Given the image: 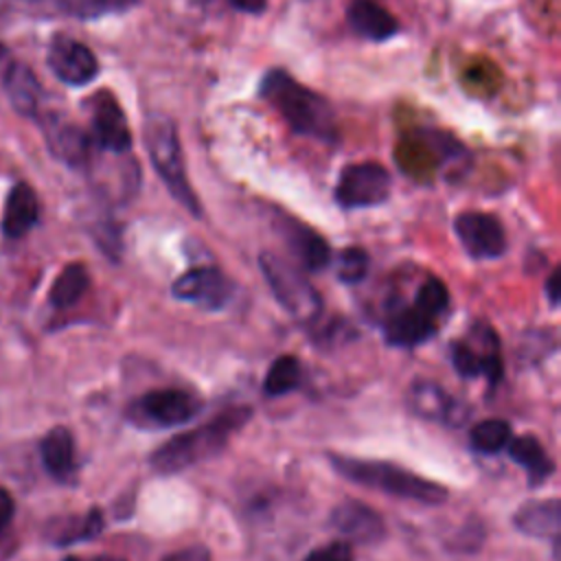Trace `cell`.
<instances>
[{"label": "cell", "mask_w": 561, "mask_h": 561, "mask_svg": "<svg viewBox=\"0 0 561 561\" xmlns=\"http://www.w3.org/2000/svg\"><path fill=\"white\" fill-rule=\"evenodd\" d=\"M171 291L184 302H193L204 309H221L232 296V283L221 270L202 265L175 278Z\"/></svg>", "instance_id": "10"}, {"label": "cell", "mask_w": 561, "mask_h": 561, "mask_svg": "<svg viewBox=\"0 0 561 561\" xmlns=\"http://www.w3.org/2000/svg\"><path fill=\"white\" fill-rule=\"evenodd\" d=\"M46 140L50 151L70 167H81L90 156V138L88 134L68 123V121H48L46 123Z\"/></svg>", "instance_id": "18"}, {"label": "cell", "mask_w": 561, "mask_h": 561, "mask_svg": "<svg viewBox=\"0 0 561 561\" xmlns=\"http://www.w3.org/2000/svg\"><path fill=\"white\" fill-rule=\"evenodd\" d=\"M408 405L414 414L430 419V421H445V423H460L467 412H458L460 403L454 401L443 386L430 379H416L408 390Z\"/></svg>", "instance_id": "13"}, {"label": "cell", "mask_w": 561, "mask_h": 561, "mask_svg": "<svg viewBox=\"0 0 561 561\" xmlns=\"http://www.w3.org/2000/svg\"><path fill=\"white\" fill-rule=\"evenodd\" d=\"M300 383V364L294 355H280L272 362L267 368L265 381H263V392L267 397H280L298 388Z\"/></svg>", "instance_id": "26"}, {"label": "cell", "mask_w": 561, "mask_h": 561, "mask_svg": "<svg viewBox=\"0 0 561 561\" xmlns=\"http://www.w3.org/2000/svg\"><path fill=\"white\" fill-rule=\"evenodd\" d=\"M250 416L252 410L245 405L228 408L197 430L178 434L162 443L151 454L149 462L158 473H178L193 465H199L224 451L230 438L250 421Z\"/></svg>", "instance_id": "1"}, {"label": "cell", "mask_w": 561, "mask_h": 561, "mask_svg": "<svg viewBox=\"0 0 561 561\" xmlns=\"http://www.w3.org/2000/svg\"><path fill=\"white\" fill-rule=\"evenodd\" d=\"M436 320L419 311L414 305L397 309L383 322V337L392 346H416L436 333Z\"/></svg>", "instance_id": "15"}, {"label": "cell", "mask_w": 561, "mask_h": 561, "mask_svg": "<svg viewBox=\"0 0 561 561\" xmlns=\"http://www.w3.org/2000/svg\"><path fill=\"white\" fill-rule=\"evenodd\" d=\"M368 272V254L364 248H344L335 261V274L342 283H359Z\"/></svg>", "instance_id": "29"}, {"label": "cell", "mask_w": 561, "mask_h": 561, "mask_svg": "<svg viewBox=\"0 0 561 561\" xmlns=\"http://www.w3.org/2000/svg\"><path fill=\"white\" fill-rule=\"evenodd\" d=\"M39 454H42V462L46 467V471L55 478V480H70L75 469H77V456H75V438L70 434L68 427H53L39 445Z\"/></svg>", "instance_id": "19"}, {"label": "cell", "mask_w": 561, "mask_h": 561, "mask_svg": "<svg viewBox=\"0 0 561 561\" xmlns=\"http://www.w3.org/2000/svg\"><path fill=\"white\" fill-rule=\"evenodd\" d=\"M454 230L473 259H497L506 252V232L495 215L467 210L454 221Z\"/></svg>", "instance_id": "8"}, {"label": "cell", "mask_w": 561, "mask_h": 561, "mask_svg": "<svg viewBox=\"0 0 561 561\" xmlns=\"http://www.w3.org/2000/svg\"><path fill=\"white\" fill-rule=\"evenodd\" d=\"M305 561H355V559H353V550H351L348 541L337 539V541H331L327 546L311 550Z\"/></svg>", "instance_id": "30"}, {"label": "cell", "mask_w": 561, "mask_h": 561, "mask_svg": "<svg viewBox=\"0 0 561 561\" xmlns=\"http://www.w3.org/2000/svg\"><path fill=\"white\" fill-rule=\"evenodd\" d=\"M511 425L504 419H484L469 430V443L480 454H497L511 440Z\"/></svg>", "instance_id": "25"}, {"label": "cell", "mask_w": 561, "mask_h": 561, "mask_svg": "<svg viewBox=\"0 0 561 561\" xmlns=\"http://www.w3.org/2000/svg\"><path fill=\"white\" fill-rule=\"evenodd\" d=\"M7 96L15 112L22 116H35L42 103V85L35 77V72L20 61H13L2 79Z\"/></svg>", "instance_id": "21"}, {"label": "cell", "mask_w": 561, "mask_h": 561, "mask_svg": "<svg viewBox=\"0 0 561 561\" xmlns=\"http://www.w3.org/2000/svg\"><path fill=\"white\" fill-rule=\"evenodd\" d=\"M280 232L287 241V248L298 259V263L305 270L320 272L331 263V248L329 243L309 226L296 221V219H283Z\"/></svg>", "instance_id": "14"}, {"label": "cell", "mask_w": 561, "mask_h": 561, "mask_svg": "<svg viewBox=\"0 0 561 561\" xmlns=\"http://www.w3.org/2000/svg\"><path fill=\"white\" fill-rule=\"evenodd\" d=\"M162 561H213V559L204 546H191V548L167 554Z\"/></svg>", "instance_id": "31"}, {"label": "cell", "mask_w": 561, "mask_h": 561, "mask_svg": "<svg viewBox=\"0 0 561 561\" xmlns=\"http://www.w3.org/2000/svg\"><path fill=\"white\" fill-rule=\"evenodd\" d=\"M37 217H39V202H37L35 191L28 184L18 182L9 191L7 202H4L2 232L9 239H20L37 224Z\"/></svg>", "instance_id": "17"}, {"label": "cell", "mask_w": 561, "mask_h": 561, "mask_svg": "<svg viewBox=\"0 0 561 561\" xmlns=\"http://www.w3.org/2000/svg\"><path fill=\"white\" fill-rule=\"evenodd\" d=\"M230 4L245 13H261L265 9L267 0H230Z\"/></svg>", "instance_id": "33"}, {"label": "cell", "mask_w": 561, "mask_h": 561, "mask_svg": "<svg viewBox=\"0 0 561 561\" xmlns=\"http://www.w3.org/2000/svg\"><path fill=\"white\" fill-rule=\"evenodd\" d=\"M140 0H64V9L79 20H96L112 13H125Z\"/></svg>", "instance_id": "27"}, {"label": "cell", "mask_w": 561, "mask_h": 561, "mask_svg": "<svg viewBox=\"0 0 561 561\" xmlns=\"http://www.w3.org/2000/svg\"><path fill=\"white\" fill-rule=\"evenodd\" d=\"M513 524L528 537H557L561 524V504L557 497L526 502L513 515Z\"/></svg>", "instance_id": "20"}, {"label": "cell", "mask_w": 561, "mask_h": 561, "mask_svg": "<svg viewBox=\"0 0 561 561\" xmlns=\"http://www.w3.org/2000/svg\"><path fill=\"white\" fill-rule=\"evenodd\" d=\"M46 61L53 75L68 85H85L99 75V61L94 53L85 44L64 33H57L50 39Z\"/></svg>", "instance_id": "9"}, {"label": "cell", "mask_w": 561, "mask_h": 561, "mask_svg": "<svg viewBox=\"0 0 561 561\" xmlns=\"http://www.w3.org/2000/svg\"><path fill=\"white\" fill-rule=\"evenodd\" d=\"M88 285H90V276H88L85 265L83 263H70L59 272V276L50 285L48 300L57 309H68L85 294Z\"/></svg>", "instance_id": "24"}, {"label": "cell", "mask_w": 561, "mask_h": 561, "mask_svg": "<svg viewBox=\"0 0 561 561\" xmlns=\"http://www.w3.org/2000/svg\"><path fill=\"white\" fill-rule=\"evenodd\" d=\"M390 173L377 162H357L342 169L335 184V199L342 208H366L390 197Z\"/></svg>", "instance_id": "7"}, {"label": "cell", "mask_w": 561, "mask_h": 561, "mask_svg": "<svg viewBox=\"0 0 561 561\" xmlns=\"http://www.w3.org/2000/svg\"><path fill=\"white\" fill-rule=\"evenodd\" d=\"M259 265L272 294L285 311L298 320H313L318 316L320 296L300 272V267L272 252H263L259 256Z\"/></svg>", "instance_id": "5"}, {"label": "cell", "mask_w": 561, "mask_h": 561, "mask_svg": "<svg viewBox=\"0 0 561 561\" xmlns=\"http://www.w3.org/2000/svg\"><path fill=\"white\" fill-rule=\"evenodd\" d=\"M11 64H13V61H11V57H9V50H7L4 44L0 42V83H2V79H4V75H7V70H9Z\"/></svg>", "instance_id": "35"}, {"label": "cell", "mask_w": 561, "mask_h": 561, "mask_svg": "<svg viewBox=\"0 0 561 561\" xmlns=\"http://www.w3.org/2000/svg\"><path fill=\"white\" fill-rule=\"evenodd\" d=\"M508 456L522 465L528 473V480L533 486L546 482L552 473H554V462L552 458L546 454L543 445L539 443L537 436L533 434H524V436H517V438H511L508 445Z\"/></svg>", "instance_id": "22"}, {"label": "cell", "mask_w": 561, "mask_h": 561, "mask_svg": "<svg viewBox=\"0 0 561 561\" xmlns=\"http://www.w3.org/2000/svg\"><path fill=\"white\" fill-rule=\"evenodd\" d=\"M92 138L112 153H125L131 149V131L118 101L110 92H96L92 96Z\"/></svg>", "instance_id": "11"}, {"label": "cell", "mask_w": 561, "mask_h": 561, "mask_svg": "<svg viewBox=\"0 0 561 561\" xmlns=\"http://www.w3.org/2000/svg\"><path fill=\"white\" fill-rule=\"evenodd\" d=\"M329 524L333 526V530H337L344 537V541H353L362 546L377 543L386 537V524L381 515L368 504L357 500L340 502L331 511Z\"/></svg>", "instance_id": "12"}, {"label": "cell", "mask_w": 561, "mask_h": 561, "mask_svg": "<svg viewBox=\"0 0 561 561\" xmlns=\"http://www.w3.org/2000/svg\"><path fill=\"white\" fill-rule=\"evenodd\" d=\"M103 530V513L99 508H90L81 515H70L50 522L46 528V537L55 546H72L88 539H94Z\"/></svg>", "instance_id": "23"}, {"label": "cell", "mask_w": 561, "mask_h": 561, "mask_svg": "<svg viewBox=\"0 0 561 561\" xmlns=\"http://www.w3.org/2000/svg\"><path fill=\"white\" fill-rule=\"evenodd\" d=\"M202 399L186 390H149L127 408V419L138 427H180L193 421L202 410Z\"/></svg>", "instance_id": "6"}, {"label": "cell", "mask_w": 561, "mask_h": 561, "mask_svg": "<svg viewBox=\"0 0 561 561\" xmlns=\"http://www.w3.org/2000/svg\"><path fill=\"white\" fill-rule=\"evenodd\" d=\"M447 305H449V291L445 283L436 276H427L414 296V307L436 320L447 309Z\"/></svg>", "instance_id": "28"}, {"label": "cell", "mask_w": 561, "mask_h": 561, "mask_svg": "<svg viewBox=\"0 0 561 561\" xmlns=\"http://www.w3.org/2000/svg\"><path fill=\"white\" fill-rule=\"evenodd\" d=\"M13 513H15L13 497H11V493L4 486H0V530H4L11 524Z\"/></svg>", "instance_id": "32"}, {"label": "cell", "mask_w": 561, "mask_h": 561, "mask_svg": "<svg viewBox=\"0 0 561 561\" xmlns=\"http://www.w3.org/2000/svg\"><path fill=\"white\" fill-rule=\"evenodd\" d=\"M329 462L342 478L394 497H405L423 504H443L447 500V489L443 484L392 462L370 458L366 460L342 454H329Z\"/></svg>", "instance_id": "3"}, {"label": "cell", "mask_w": 561, "mask_h": 561, "mask_svg": "<svg viewBox=\"0 0 561 561\" xmlns=\"http://www.w3.org/2000/svg\"><path fill=\"white\" fill-rule=\"evenodd\" d=\"M145 147L149 153V160L171 195L195 217L202 215V206L188 184L184 156L178 138L175 123L167 116H151L145 123Z\"/></svg>", "instance_id": "4"}, {"label": "cell", "mask_w": 561, "mask_h": 561, "mask_svg": "<svg viewBox=\"0 0 561 561\" xmlns=\"http://www.w3.org/2000/svg\"><path fill=\"white\" fill-rule=\"evenodd\" d=\"M346 20L357 35L370 42L390 39L399 31L392 13L375 0H351V4L346 7Z\"/></svg>", "instance_id": "16"}, {"label": "cell", "mask_w": 561, "mask_h": 561, "mask_svg": "<svg viewBox=\"0 0 561 561\" xmlns=\"http://www.w3.org/2000/svg\"><path fill=\"white\" fill-rule=\"evenodd\" d=\"M64 561H125V559L114 557V554H96V557H88V559H83V557H66Z\"/></svg>", "instance_id": "36"}, {"label": "cell", "mask_w": 561, "mask_h": 561, "mask_svg": "<svg viewBox=\"0 0 561 561\" xmlns=\"http://www.w3.org/2000/svg\"><path fill=\"white\" fill-rule=\"evenodd\" d=\"M259 92L296 134L324 142L335 140V118L329 101L298 83L285 70H270Z\"/></svg>", "instance_id": "2"}, {"label": "cell", "mask_w": 561, "mask_h": 561, "mask_svg": "<svg viewBox=\"0 0 561 561\" xmlns=\"http://www.w3.org/2000/svg\"><path fill=\"white\" fill-rule=\"evenodd\" d=\"M546 294H548V300L550 305H557L559 302V274L552 272L548 283H546Z\"/></svg>", "instance_id": "34"}]
</instances>
